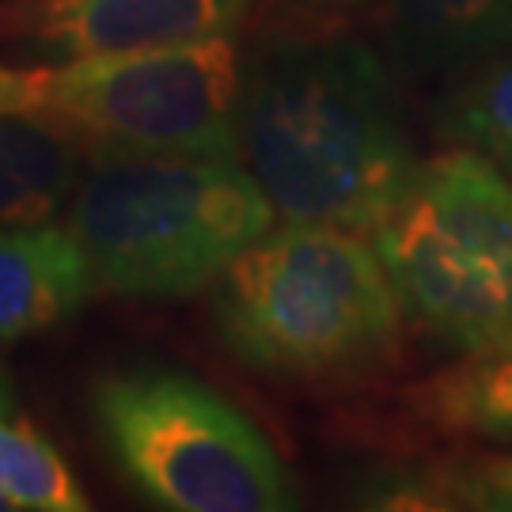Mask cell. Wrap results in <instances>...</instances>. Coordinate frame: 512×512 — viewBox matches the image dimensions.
Listing matches in <instances>:
<instances>
[{"instance_id": "cell-1", "label": "cell", "mask_w": 512, "mask_h": 512, "mask_svg": "<svg viewBox=\"0 0 512 512\" xmlns=\"http://www.w3.org/2000/svg\"><path fill=\"white\" fill-rule=\"evenodd\" d=\"M239 164L281 220L372 236L403 198L418 156L368 46L346 35H285L243 69Z\"/></svg>"}, {"instance_id": "cell-2", "label": "cell", "mask_w": 512, "mask_h": 512, "mask_svg": "<svg viewBox=\"0 0 512 512\" xmlns=\"http://www.w3.org/2000/svg\"><path fill=\"white\" fill-rule=\"evenodd\" d=\"M213 285L224 349L270 376H368L391 365L403 342V304L368 232L285 220Z\"/></svg>"}, {"instance_id": "cell-3", "label": "cell", "mask_w": 512, "mask_h": 512, "mask_svg": "<svg viewBox=\"0 0 512 512\" xmlns=\"http://www.w3.org/2000/svg\"><path fill=\"white\" fill-rule=\"evenodd\" d=\"M274 205L239 160H95L65 209L95 293L186 296L213 285L274 228Z\"/></svg>"}, {"instance_id": "cell-4", "label": "cell", "mask_w": 512, "mask_h": 512, "mask_svg": "<svg viewBox=\"0 0 512 512\" xmlns=\"http://www.w3.org/2000/svg\"><path fill=\"white\" fill-rule=\"evenodd\" d=\"M414 327L452 353L512 338V179L471 148L418 164L372 228Z\"/></svg>"}, {"instance_id": "cell-5", "label": "cell", "mask_w": 512, "mask_h": 512, "mask_svg": "<svg viewBox=\"0 0 512 512\" xmlns=\"http://www.w3.org/2000/svg\"><path fill=\"white\" fill-rule=\"evenodd\" d=\"M122 475L171 512L293 509L289 471L255 421L209 384L171 368H129L92 395Z\"/></svg>"}, {"instance_id": "cell-6", "label": "cell", "mask_w": 512, "mask_h": 512, "mask_svg": "<svg viewBox=\"0 0 512 512\" xmlns=\"http://www.w3.org/2000/svg\"><path fill=\"white\" fill-rule=\"evenodd\" d=\"M239 54L232 38L164 50L65 57L31 73V107L50 114L88 160H239Z\"/></svg>"}, {"instance_id": "cell-7", "label": "cell", "mask_w": 512, "mask_h": 512, "mask_svg": "<svg viewBox=\"0 0 512 512\" xmlns=\"http://www.w3.org/2000/svg\"><path fill=\"white\" fill-rule=\"evenodd\" d=\"M247 0H35L31 35L54 57L164 50L236 31Z\"/></svg>"}, {"instance_id": "cell-8", "label": "cell", "mask_w": 512, "mask_h": 512, "mask_svg": "<svg viewBox=\"0 0 512 512\" xmlns=\"http://www.w3.org/2000/svg\"><path fill=\"white\" fill-rule=\"evenodd\" d=\"M92 293V266L65 220L0 228V346L50 330Z\"/></svg>"}, {"instance_id": "cell-9", "label": "cell", "mask_w": 512, "mask_h": 512, "mask_svg": "<svg viewBox=\"0 0 512 512\" xmlns=\"http://www.w3.org/2000/svg\"><path fill=\"white\" fill-rule=\"evenodd\" d=\"M84 148L31 103H0V228L57 220L84 179Z\"/></svg>"}, {"instance_id": "cell-10", "label": "cell", "mask_w": 512, "mask_h": 512, "mask_svg": "<svg viewBox=\"0 0 512 512\" xmlns=\"http://www.w3.org/2000/svg\"><path fill=\"white\" fill-rule=\"evenodd\" d=\"M387 38L410 76L475 69L512 46V0H391Z\"/></svg>"}, {"instance_id": "cell-11", "label": "cell", "mask_w": 512, "mask_h": 512, "mask_svg": "<svg viewBox=\"0 0 512 512\" xmlns=\"http://www.w3.org/2000/svg\"><path fill=\"white\" fill-rule=\"evenodd\" d=\"M410 403L448 437L512 448V338L459 353L452 365L414 387Z\"/></svg>"}, {"instance_id": "cell-12", "label": "cell", "mask_w": 512, "mask_h": 512, "mask_svg": "<svg viewBox=\"0 0 512 512\" xmlns=\"http://www.w3.org/2000/svg\"><path fill=\"white\" fill-rule=\"evenodd\" d=\"M0 494L12 509L84 512L92 501L69 463L12 406V391L0 376Z\"/></svg>"}, {"instance_id": "cell-13", "label": "cell", "mask_w": 512, "mask_h": 512, "mask_svg": "<svg viewBox=\"0 0 512 512\" xmlns=\"http://www.w3.org/2000/svg\"><path fill=\"white\" fill-rule=\"evenodd\" d=\"M440 137L486 156L512 179V57L494 61L444 99Z\"/></svg>"}, {"instance_id": "cell-14", "label": "cell", "mask_w": 512, "mask_h": 512, "mask_svg": "<svg viewBox=\"0 0 512 512\" xmlns=\"http://www.w3.org/2000/svg\"><path fill=\"white\" fill-rule=\"evenodd\" d=\"M452 497L471 509L512 512V456L463 459L452 475Z\"/></svg>"}, {"instance_id": "cell-15", "label": "cell", "mask_w": 512, "mask_h": 512, "mask_svg": "<svg viewBox=\"0 0 512 512\" xmlns=\"http://www.w3.org/2000/svg\"><path fill=\"white\" fill-rule=\"evenodd\" d=\"M31 99V73L0 65V103H27Z\"/></svg>"}, {"instance_id": "cell-16", "label": "cell", "mask_w": 512, "mask_h": 512, "mask_svg": "<svg viewBox=\"0 0 512 512\" xmlns=\"http://www.w3.org/2000/svg\"><path fill=\"white\" fill-rule=\"evenodd\" d=\"M0 509H12V505H8V497L0 494Z\"/></svg>"}]
</instances>
